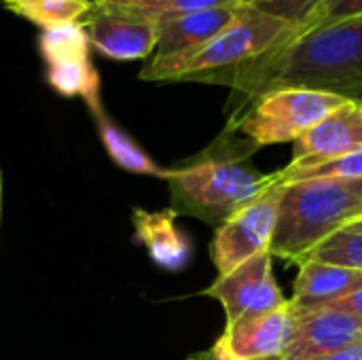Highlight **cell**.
<instances>
[{
  "label": "cell",
  "mask_w": 362,
  "mask_h": 360,
  "mask_svg": "<svg viewBox=\"0 0 362 360\" xmlns=\"http://www.w3.org/2000/svg\"><path fill=\"white\" fill-rule=\"evenodd\" d=\"M214 85L244 95L240 115L267 91L299 87L362 104V17L291 34L265 55L227 72Z\"/></svg>",
  "instance_id": "cell-1"
},
{
  "label": "cell",
  "mask_w": 362,
  "mask_h": 360,
  "mask_svg": "<svg viewBox=\"0 0 362 360\" xmlns=\"http://www.w3.org/2000/svg\"><path fill=\"white\" fill-rule=\"evenodd\" d=\"M259 151L248 138L238 140L235 129L225 132L202 153L168 170L170 210L221 227L238 210L280 185L276 172H259L250 157Z\"/></svg>",
  "instance_id": "cell-2"
},
{
  "label": "cell",
  "mask_w": 362,
  "mask_h": 360,
  "mask_svg": "<svg viewBox=\"0 0 362 360\" xmlns=\"http://www.w3.org/2000/svg\"><path fill=\"white\" fill-rule=\"evenodd\" d=\"M362 219V178H310L282 189L272 257L301 265L333 233Z\"/></svg>",
  "instance_id": "cell-3"
},
{
  "label": "cell",
  "mask_w": 362,
  "mask_h": 360,
  "mask_svg": "<svg viewBox=\"0 0 362 360\" xmlns=\"http://www.w3.org/2000/svg\"><path fill=\"white\" fill-rule=\"evenodd\" d=\"M295 34L284 21L255 4L242 6L231 23L204 47L178 57H148L140 70L142 81H197L216 83L227 72L265 55Z\"/></svg>",
  "instance_id": "cell-4"
},
{
  "label": "cell",
  "mask_w": 362,
  "mask_h": 360,
  "mask_svg": "<svg viewBox=\"0 0 362 360\" xmlns=\"http://www.w3.org/2000/svg\"><path fill=\"white\" fill-rule=\"evenodd\" d=\"M341 104L346 100L325 91L299 87L274 89L231 117L227 127L242 132L257 149L295 142Z\"/></svg>",
  "instance_id": "cell-5"
},
{
  "label": "cell",
  "mask_w": 362,
  "mask_h": 360,
  "mask_svg": "<svg viewBox=\"0 0 362 360\" xmlns=\"http://www.w3.org/2000/svg\"><path fill=\"white\" fill-rule=\"evenodd\" d=\"M284 185H274L261 197L238 210L221 227H216L210 244V259L218 276L229 274L238 265L250 261L257 255L269 252L278 208Z\"/></svg>",
  "instance_id": "cell-6"
},
{
  "label": "cell",
  "mask_w": 362,
  "mask_h": 360,
  "mask_svg": "<svg viewBox=\"0 0 362 360\" xmlns=\"http://www.w3.org/2000/svg\"><path fill=\"white\" fill-rule=\"evenodd\" d=\"M91 47L112 62L148 59L157 47L159 17L144 8L93 2L81 21Z\"/></svg>",
  "instance_id": "cell-7"
},
{
  "label": "cell",
  "mask_w": 362,
  "mask_h": 360,
  "mask_svg": "<svg viewBox=\"0 0 362 360\" xmlns=\"http://www.w3.org/2000/svg\"><path fill=\"white\" fill-rule=\"evenodd\" d=\"M272 255L263 252L238 265L229 274L218 276L204 295L216 299L225 310V327L244 318L267 314L282 308L288 299L274 276Z\"/></svg>",
  "instance_id": "cell-8"
},
{
  "label": "cell",
  "mask_w": 362,
  "mask_h": 360,
  "mask_svg": "<svg viewBox=\"0 0 362 360\" xmlns=\"http://www.w3.org/2000/svg\"><path fill=\"white\" fill-rule=\"evenodd\" d=\"M295 333V316L288 301L267 314L244 318L225 327L210 348L218 360H282Z\"/></svg>",
  "instance_id": "cell-9"
},
{
  "label": "cell",
  "mask_w": 362,
  "mask_h": 360,
  "mask_svg": "<svg viewBox=\"0 0 362 360\" xmlns=\"http://www.w3.org/2000/svg\"><path fill=\"white\" fill-rule=\"evenodd\" d=\"M293 316L295 333L282 360H314L362 344V316L358 314L329 306Z\"/></svg>",
  "instance_id": "cell-10"
},
{
  "label": "cell",
  "mask_w": 362,
  "mask_h": 360,
  "mask_svg": "<svg viewBox=\"0 0 362 360\" xmlns=\"http://www.w3.org/2000/svg\"><path fill=\"white\" fill-rule=\"evenodd\" d=\"M362 146V104L346 102L301 138L295 140L293 159L284 172H301Z\"/></svg>",
  "instance_id": "cell-11"
},
{
  "label": "cell",
  "mask_w": 362,
  "mask_h": 360,
  "mask_svg": "<svg viewBox=\"0 0 362 360\" xmlns=\"http://www.w3.org/2000/svg\"><path fill=\"white\" fill-rule=\"evenodd\" d=\"M176 214L165 208L159 212H148L142 208L132 210V225L136 242H140L151 261L163 269L178 274L193 259V242L191 238L176 225Z\"/></svg>",
  "instance_id": "cell-12"
},
{
  "label": "cell",
  "mask_w": 362,
  "mask_h": 360,
  "mask_svg": "<svg viewBox=\"0 0 362 360\" xmlns=\"http://www.w3.org/2000/svg\"><path fill=\"white\" fill-rule=\"evenodd\" d=\"M358 289H362V272L308 259L299 265L288 306L293 314H305L337 303Z\"/></svg>",
  "instance_id": "cell-13"
},
{
  "label": "cell",
  "mask_w": 362,
  "mask_h": 360,
  "mask_svg": "<svg viewBox=\"0 0 362 360\" xmlns=\"http://www.w3.org/2000/svg\"><path fill=\"white\" fill-rule=\"evenodd\" d=\"M240 8H216L159 17L157 47L151 57H178L204 47L231 23Z\"/></svg>",
  "instance_id": "cell-14"
},
{
  "label": "cell",
  "mask_w": 362,
  "mask_h": 360,
  "mask_svg": "<svg viewBox=\"0 0 362 360\" xmlns=\"http://www.w3.org/2000/svg\"><path fill=\"white\" fill-rule=\"evenodd\" d=\"M93 121L98 127V136L110 157V161L129 172V174H142V176H153V178H163L168 176V170L161 168L121 125H117L102 108L93 110Z\"/></svg>",
  "instance_id": "cell-15"
},
{
  "label": "cell",
  "mask_w": 362,
  "mask_h": 360,
  "mask_svg": "<svg viewBox=\"0 0 362 360\" xmlns=\"http://www.w3.org/2000/svg\"><path fill=\"white\" fill-rule=\"evenodd\" d=\"M45 79L53 91L64 98H83L87 108L93 112L102 108L100 76L91 64V57L49 64L45 66Z\"/></svg>",
  "instance_id": "cell-16"
},
{
  "label": "cell",
  "mask_w": 362,
  "mask_h": 360,
  "mask_svg": "<svg viewBox=\"0 0 362 360\" xmlns=\"http://www.w3.org/2000/svg\"><path fill=\"white\" fill-rule=\"evenodd\" d=\"M13 15L38 25L40 30L83 21L93 6V0H0Z\"/></svg>",
  "instance_id": "cell-17"
},
{
  "label": "cell",
  "mask_w": 362,
  "mask_h": 360,
  "mask_svg": "<svg viewBox=\"0 0 362 360\" xmlns=\"http://www.w3.org/2000/svg\"><path fill=\"white\" fill-rule=\"evenodd\" d=\"M38 51H40L45 66H49V64H62V62L89 57L91 42L81 21L59 23V25L40 30Z\"/></svg>",
  "instance_id": "cell-18"
},
{
  "label": "cell",
  "mask_w": 362,
  "mask_h": 360,
  "mask_svg": "<svg viewBox=\"0 0 362 360\" xmlns=\"http://www.w3.org/2000/svg\"><path fill=\"white\" fill-rule=\"evenodd\" d=\"M310 259L362 272V231L346 227L333 233L312 252Z\"/></svg>",
  "instance_id": "cell-19"
},
{
  "label": "cell",
  "mask_w": 362,
  "mask_h": 360,
  "mask_svg": "<svg viewBox=\"0 0 362 360\" xmlns=\"http://www.w3.org/2000/svg\"><path fill=\"white\" fill-rule=\"evenodd\" d=\"M276 176L282 185L297 182V180H310V178H346V180H361L362 178V146L356 151H350L346 155H339L335 159H329L320 166L301 170V172H284L276 170Z\"/></svg>",
  "instance_id": "cell-20"
},
{
  "label": "cell",
  "mask_w": 362,
  "mask_h": 360,
  "mask_svg": "<svg viewBox=\"0 0 362 360\" xmlns=\"http://www.w3.org/2000/svg\"><path fill=\"white\" fill-rule=\"evenodd\" d=\"M325 2L327 0H255L252 4L263 13L284 21L297 34L312 23L314 15Z\"/></svg>",
  "instance_id": "cell-21"
},
{
  "label": "cell",
  "mask_w": 362,
  "mask_h": 360,
  "mask_svg": "<svg viewBox=\"0 0 362 360\" xmlns=\"http://www.w3.org/2000/svg\"><path fill=\"white\" fill-rule=\"evenodd\" d=\"M255 0H168L155 15H180V13H199V11H216V8H240L248 6Z\"/></svg>",
  "instance_id": "cell-22"
},
{
  "label": "cell",
  "mask_w": 362,
  "mask_h": 360,
  "mask_svg": "<svg viewBox=\"0 0 362 360\" xmlns=\"http://www.w3.org/2000/svg\"><path fill=\"white\" fill-rule=\"evenodd\" d=\"M358 17H362V0H327L305 30Z\"/></svg>",
  "instance_id": "cell-23"
},
{
  "label": "cell",
  "mask_w": 362,
  "mask_h": 360,
  "mask_svg": "<svg viewBox=\"0 0 362 360\" xmlns=\"http://www.w3.org/2000/svg\"><path fill=\"white\" fill-rule=\"evenodd\" d=\"M93 2H108V4H121V6L144 8V11H151V13L155 15L168 0H93Z\"/></svg>",
  "instance_id": "cell-24"
},
{
  "label": "cell",
  "mask_w": 362,
  "mask_h": 360,
  "mask_svg": "<svg viewBox=\"0 0 362 360\" xmlns=\"http://www.w3.org/2000/svg\"><path fill=\"white\" fill-rule=\"evenodd\" d=\"M333 308H339V310H346V312H352V314H358L362 316V289L354 291L352 295L339 299L337 303H331ZM329 308V306H327Z\"/></svg>",
  "instance_id": "cell-25"
},
{
  "label": "cell",
  "mask_w": 362,
  "mask_h": 360,
  "mask_svg": "<svg viewBox=\"0 0 362 360\" xmlns=\"http://www.w3.org/2000/svg\"><path fill=\"white\" fill-rule=\"evenodd\" d=\"M314 360H362V344L350 346L346 350H339V352H333V354H327V356Z\"/></svg>",
  "instance_id": "cell-26"
},
{
  "label": "cell",
  "mask_w": 362,
  "mask_h": 360,
  "mask_svg": "<svg viewBox=\"0 0 362 360\" xmlns=\"http://www.w3.org/2000/svg\"><path fill=\"white\" fill-rule=\"evenodd\" d=\"M189 360H218L216 354L212 350H206V352H197V354H191Z\"/></svg>",
  "instance_id": "cell-27"
},
{
  "label": "cell",
  "mask_w": 362,
  "mask_h": 360,
  "mask_svg": "<svg viewBox=\"0 0 362 360\" xmlns=\"http://www.w3.org/2000/svg\"><path fill=\"white\" fill-rule=\"evenodd\" d=\"M348 229H354V231H362V219L354 221V223H350V225H348Z\"/></svg>",
  "instance_id": "cell-28"
},
{
  "label": "cell",
  "mask_w": 362,
  "mask_h": 360,
  "mask_svg": "<svg viewBox=\"0 0 362 360\" xmlns=\"http://www.w3.org/2000/svg\"><path fill=\"white\" fill-rule=\"evenodd\" d=\"M0 202H2V172H0Z\"/></svg>",
  "instance_id": "cell-29"
}]
</instances>
